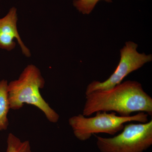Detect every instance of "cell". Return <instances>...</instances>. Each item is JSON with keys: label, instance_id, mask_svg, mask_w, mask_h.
<instances>
[{"label": "cell", "instance_id": "obj_1", "mask_svg": "<svg viewBox=\"0 0 152 152\" xmlns=\"http://www.w3.org/2000/svg\"><path fill=\"white\" fill-rule=\"evenodd\" d=\"M86 95L83 115L86 117L98 112L112 111L129 117L134 112L152 115V99L135 81L121 83L110 89L94 91Z\"/></svg>", "mask_w": 152, "mask_h": 152}, {"label": "cell", "instance_id": "obj_5", "mask_svg": "<svg viewBox=\"0 0 152 152\" xmlns=\"http://www.w3.org/2000/svg\"><path fill=\"white\" fill-rule=\"evenodd\" d=\"M137 45L132 42L126 43L120 50L121 59L118 66L107 80L103 82L94 81L88 85L86 95L98 90L110 89L121 83L132 72L141 68L146 63L151 61L152 55L140 53L137 51Z\"/></svg>", "mask_w": 152, "mask_h": 152}, {"label": "cell", "instance_id": "obj_9", "mask_svg": "<svg viewBox=\"0 0 152 152\" xmlns=\"http://www.w3.org/2000/svg\"><path fill=\"white\" fill-rule=\"evenodd\" d=\"M101 0H74L73 5L76 9L84 15H89L94 8L96 4ZM111 3L112 0H103Z\"/></svg>", "mask_w": 152, "mask_h": 152}, {"label": "cell", "instance_id": "obj_3", "mask_svg": "<svg viewBox=\"0 0 152 152\" xmlns=\"http://www.w3.org/2000/svg\"><path fill=\"white\" fill-rule=\"evenodd\" d=\"M148 115L139 112L134 115L123 117L112 112H98L94 117L87 118L83 114H79L69 119V124L73 131L75 137L79 140L85 141L89 140L93 134L105 133L115 135L123 130L124 124L129 122L137 121L145 123L148 121Z\"/></svg>", "mask_w": 152, "mask_h": 152}, {"label": "cell", "instance_id": "obj_4", "mask_svg": "<svg viewBox=\"0 0 152 152\" xmlns=\"http://www.w3.org/2000/svg\"><path fill=\"white\" fill-rule=\"evenodd\" d=\"M113 137L96 136L101 152H144L152 145V120L145 123L124 126Z\"/></svg>", "mask_w": 152, "mask_h": 152}, {"label": "cell", "instance_id": "obj_7", "mask_svg": "<svg viewBox=\"0 0 152 152\" xmlns=\"http://www.w3.org/2000/svg\"><path fill=\"white\" fill-rule=\"evenodd\" d=\"M8 86V83L6 80L0 81V131L7 129L9 125L8 115L10 107Z\"/></svg>", "mask_w": 152, "mask_h": 152}, {"label": "cell", "instance_id": "obj_2", "mask_svg": "<svg viewBox=\"0 0 152 152\" xmlns=\"http://www.w3.org/2000/svg\"><path fill=\"white\" fill-rule=\"evenodd\" d=\"M45 85V79L39 69L33 64L27 66L18 80L8 83L10 109L17 110L25 104L31 105L42 111L50 122H58L59 115L50 107L40 92Z\"/></svg>", "mask_w": 152, "mask_h": 152}, {"label": "cell", "instance_id": "obj_8", "mask_svg": "<svg viewBox=\"0 0 152 152\" xmlns=\"http://www.w3.org/2000/svg\"><path fill=\"white\" fill-rule=\"evenodd\" d=\"M6 152H31L28 141H22L12 133H10L7 139Z\"/></svg>", "mask_w": 152, "mask_h": 152}, {"label": "cell", "instance_id": "obj_6", "mask_svg": "<svg viewBox=\"0 0 152 152\" xmlns=\"http://www.w3.org/2000/svg\"><path fill=\"white\" fill-rule=\"evenodd\" d=\"M17 9L12 7L7 15L0 19V48L8 51L13 50L16 46L14 39H16L22 53L27 57L31 56L30 50L25 46L18 32Z\"/></svg>", "mask_w": 152, "mask_h": 152}]
</instances>
